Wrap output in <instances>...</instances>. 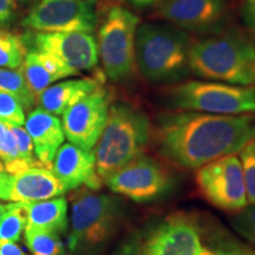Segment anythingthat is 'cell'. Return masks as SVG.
<instances>
[{"label": "cell", "instance_id": "1", "mask_svg": "<svg viewBox=\"0 0 255 255\" xmlns=\"http://www.w3.org/2000/svg\"><path fill=\"white\" fill-rule=\"evenodd\" d=\"M255 139V115L176 111L162 115L156 129L159 154L178 167L199 169L240 152Z\"/></svg>", "mask_w": 255, "mask_h": 255}, {"label": "cell", "instance_id": "2", "mask_svg": "<svg viewBox=\"0 0 255 255\" xmlns=\"http://www.w3.org/2000/svg\"><path fill=\"white\" fill-rule=\"evenodd\" d=\"M71 199L68 250L71 255H98L115 240L127 219L117 197L79 188Z\"/></svg>", "mask_w": 255, "mask_h": 255}, {"label": "cell", "instance_id": "3", "mask_svg": "<svg viewBox=\"0 0 255 255\" xmlns=\"http://www.w3.org/2000/svg\"><path fill=\"white\" fill-rule=\"evenodd\" d=\"M189 70L197 77L234 85L255 84V43L227 31L191 44Z\"/></svg>", "mask_w": 255, "mask_h": 255}, {"label": "cell", "instance_id": "4", "mask_svg": "<svg viewBox=\"0 0 255 255\" xmlns=\"http://www.w3.org/2000/svg\"><path fill=\"white\" fill-rule=\"evenodd\" d=\"M151 138L148 115L135 105L111 103L107 124L95 146L96 169L101 180L143 155Z\"/></svg>", "mask_w": 255, "mask_h": 255}, {"label": "cell", "instance_id": "5", "mask_svg": "<svg viewBox=\"0 0 255 255\" xmlns=\"http://www.w3.org/2000/svg\"><path fill=\"white\" fill-rule=\"evenodd\" d=\"M115 255H216L196 220L182 213L154 220L133 231Z\"/></svg>", "mask_w": 255, "mask_h": 255}, {"label": "cell", "instance_id": "6", "mask_svg": "<svg viewBox=\"0 0 255 255\" xmlns=\"http://www.w3.org/2000/svg\"><path fill=\"white\" fill-rule=\"evenodd\" d=\"M135 49L137 66L150 82H177L190 71V38L176 26L139 25Z\"/></svg>", "mask_w": 255, "mask_h": 255}, {"label": "cell", "instance_id": "7", "mask_svg": "<svg viewBox=\"0 0 255 255\" xmlns=\"http://www.w3.org/2000/svg\"><path fill=\"white\" fill-rule=\"evenodd\" d=\"M169 107L177 111L212 115L255 113V85L188 81L168 91Z\"/></svg>", "mask_w": 255, "mask_h": 255}, {"label": "cell", "instance_id": "8", "mask_svg": "<svg viewBox=\"0 0 255 255\" xmlns=\"http://www.w3.org/2000/svg\"><path fill=\"white\" fill-rule=\"evenodd\" d=\"M139 19L122 6L108 9L98 28V56L107 77L126 81L132 75L136 63V33Z\"/></svg>", "mask_w": 255, "mask_h": 255}, {"label": "cell", "instance_id": "9", "mask_svg": "<svg viewBox=\"0 0 255 255\" xmlns=\"http://www.w3.org/2000/svg\"><path fill=\"white\" fill-rule=\"evenodd\" d=\"M113 193L135 202H152L173 190L175 178L161 162L141 155L104 181Z\"/></svg>", "mask_w": 255, "mask_h": 255}, {"label": "cell", "instance_id": "10", "mask_svg": "<svg viewBox=\"0 0 255 255\" xmlns=\"http://www.w3.org/2000/svg\"><path fill=\"white\" fill-rule=\"evenodd\" d=\"M196 184L202 196L216 208L237 213L248 205L240 157L223 156L199 168Z\"/></svg>", "mask_w": 255, "mask_h": 255}, {"label": "cell", "instance_id": "11", "mask_svg": "<svg viewBox=\"0 0 255 255\" xmlns=\"http://www.w3.org/2000/svg\"><path fill=\"white\" fill-rule=\"evenodd\" d=\"M97 15L84 0H39L21 20V26L36 32L94 33Z\"/></svg>", "mask_w": 255, "mask_h": 255}, {"label": "cell", "instance_id": "12", "mask_svg": "<svg viewBox=\"0 0 255 255\" xmlns=\"http://www.w3.org/2000/svg\"><path fill=\"white\" fill-rule=\"evenodd\" d=\"M110 107V92L101 85L66 110L62 124L69 143L92 151L107 124Z\"/></svg>", "mask_w": 255, "mask_h": 255}, {"label": "cell", "instance_id": "13", "mask_svg": "<svg viewBox=\"0 0 255 255\" xmlns=\"http://www.w3.org/2000/svg\"><path fill=\"white\" fill-rule=\"evenodd\" d=\"M21 39L26 49L51 53L78 72L95 69L100 62L97 40L92 33L31 31Z\"/></svg>", "mask_w": 255, "mask_h": 255}, {"label": "cell", "instance_id": "14", "mask_svg": "<svg viewBox=\"0 0 255 255\" xmlns=\"http://www.w3.org/2000/svg\"><path fill=\"white\" fill-rule=\"evenodd\" d=\"M65 190L52 169L38 162L15 174L0 175V200L11 202H38L60 197Z\"/></svg>", "mask_w": 255, "mask_h": 255}, {"label": "cell", "instance_id": "15", "mask_svg": "<svg viewBox=\"0 0 255 255\" xmlns=\"http://www.w3.org/2000/svg\"><path fill=\"white\" fill-rule=\"evenodd\" d=\"M158 15L183 31L207 33L226 20L227 4L226 0H164Z\"/></svg>", "mask_w": 255, "mask_h": 255}, {"label": "cell", "instance_id": "16", "mask_svg": "<svg viewBox=\"0 0 255 255\" xmlns=\"http://www.w3.org/2000/svg\"><path fill=\"white\" fill-rule=\"evenodd\" d=\"M51 169L65 193L79 188L100 190L103 184L96 169L94 151H87L72 143H64L60 146Z\"/></svg>", "mask_w": 255, "mask_h": 255}, {"label": "cell", "instance_id": "17", "mask_svg": "<svg viewBox=\"0 0 255 255\" xmlns=\"http://www.w3.org/2000/svg\"><path fill=\"white\" fill-rule=\"evenodd\" d=\"M25 129L33 143L34 155L45 167H52L57 151L64 144L65 133L58 116L36 108L25 120Z\"/></svg>", "mask_w": 255, "mask_h": 255}, {"label": "cell", "instance_id": "18", "mask_svg": "<svg viewBox=\"0 0 255 255\" xmlns=\"http://www.w3.org/2000/svg\"><path fill=\"white\" fill-rule=\"evenodd\" d=\"M20 71L36 100L53 83L79 75L77 70L70 68L51 53L34 49H27Z\"/></svg>", "mask_w": 255, "mask_h": 255}, {"label": "cell", "instance_id": "19", "mask_svg": "<svg viewBox=\"0 0 255 255\" xmlns=\"http://www.w3.org/2000/svg\"><path fill=\"white\" fill-rule=\"evenodd\" d=\"M101 85V79L97 77L68 79L45 89L37 98V103L47 113L60 116Z\"/></svg>", "mask_w": 255, "mask_h": 255}, {"label": "cell", "instance_id": "20", "mask_svg": "<svg viewBox=\"0 0 255 255\" xmlns=\"http://www.w3.org/2000/svg\"><path fill=\"white\" fill-rule=\"evenodd\" d=\"M23 205L27 216V228L52 232L59 235L68 232V201L65 197L60 196L38 202H25Z\"/></svg>", "mask_w": 255, "mask_h": 255}, {"label": "cell", "instance_id": "21", "mask_svg": "<svg viewBox=\"0 0 255 255\" xmlns=\"http://www.w3.org/2000/svg\"><path fill=\"white\" fill-rule=\"evenodd\" d=\"M25 244L32 255H68L59 234L25 228Z\"/></svg>", "mask_w": 255, "mask_h": 255}, {"label": "cell", "instance_id": "22", "mask_svg": "<svg viewBox=\"0 0 255 255\" xmlns=\"http://www.w3.org/2000/svg\"><path fill=\"white\" fill-rule=\"evenodd\" d=\"M0 91L12 95L20 102L24 110H31L37 103L36 97L25 79L23 72L19 70L0 68Z\"/></svg>", "mask_w": 255, "mask_h": 255}, {"label": "cell", "instance_id": "23", "mask_svg": "<svg viewBox=\"0 0 255 255\" xmlns=\"http://www.w3.org/2000/svg\"><path fill=\"white\" fill-rule=\"evenodd\" d=\"M26 51L20 36L0 28V68L19 70L24 63Z\"/></svg>", "mask_w": 255, "mask_h": 255}, {"label": "cell", "instance_id": "24", "mask_svg": "<svg viewBox=\"0 0 255 255\" xmlns=\"http://www.w3.org/2000/svg\"><path fill=\"white\" fill-rule=\"evenodd\" d=\"M27 225V216L21 202L8 203L0 220V242H17Z\"/></svg>", "mask_w": 255, "mask_h": 255}, {"label": "cell", "instance_id": "25", "mask_svg": "<svg viewBox=\"0 0 255 255\" xmlns=\"http://www.w3.org/2000/svg\"><path fill=\"white\" fill-rule=\"evenodd\" d=\"M0 161L6 173L15 174L25 170L24 164L19 158L17 142L7 126L0 123Z\"/></svg>", "mask_w": 255, "mask_h": 255}, {"label": "cell", "instance_id": "26", "mask_svg": "<svg viewBox=\"0 0 255 255\" xmlns=\"http://www.w3.org/2000/svg\"><path fill=\"white\" fill-rule=\"evenodd\" d=\"M231 223L235 232L255 250V202L248 203L244 209L233 213Z\"/></svg>", "mask_w": 255, "mask_h": 255}, {"label": "cell", "instance_id": "27", "mask_svg": "<svg viewBox=\"0 0 255 255\" xmlns=\"http://www.w3.org/2000/svg\"><path fill=\"white\" fill-rule=\"evenodd\" d=\"M25 110L17 98L0 91V123L7 127H23Z\"/></svg>", "mask_w": 255, "mask_h": 255}, {"label": "cell", "instance_id": "28", "mask_svg": "<svg viewBox=\"0 0 255 255\" xmlns=\"http://www.w3.org/2000/svg\"><path fill=\"white\" fill-rule=\"evenodd\" d=\"M240 161L244 171L248 203L255 202V139L240 151Z\"/></svg>", "mask_w": 255, "mask_h": 255}, {"label": "cell", "instance_id": "29", "mask_svg": "<svg viewBox=\"0 0 255 255\" xmlns=\"http://www.w3.org/2000/svg\"><path fill=\"white\" fill-rule=\"evenodd\" d=\"M12 133H13L15 142H17V149L19 158H20L21 163L24 164L25 168H30L36 165L38 159L34 155L33 143L31 141V137L28 135L26 129L23 127H8Z\"/></svg>", "mask_w": 255, "mask_h": 255}, {"label": "cell", "instance_id": "30", "mask_svg": "<svg viewBox=\"0 0 255 255\" xmlns=\"http://www.w3.org/2000/svg\"><path fill=\"white\" fill-rule=\"evenodd\" d=\"M216 255H255V250L232 240H225L221 247H215Z\"/></svg>", "mask_w": 255, "mask_h": 255}, {"label": "cell", "instance_id": "31", "mask_svg": "<svg viewBox=\"0 0 255 255\" xmlns=\"http://www.w3.org/2000/svg\"><path fill=\"white\" fill-rule=\"evenodd\" d=\"M17 5L14 0H0V26H7L14 20Z\"/></svg>", "mask_w": 255, "mask_h": 255}, {"label": "cell", "instance_id": "32", "mask_svg": "<svg viewBox=\"0 0 255 255\" xmlns=\"http://www.w3.org/2000/svg\"><path fill=\"white\" fill-rule=\"evenodd\" d=\"M244 23L255 36V0H245L241 7Z\"/></svg>", "mask_w": 255, "mask_h": 255}, {"label": "cell", "instance_id": "33", "mask_svg": "<svg viewBox=\"0 0 255 255\" xmlns=\"http://www.w3.org/2000/svg\"><path fill=\"white\" fill-rule=\"evenodd\" d=\"M0 255H27L15 242H0Z\"/></svg>", "mask_w": 255, "mask_h": 255}, {"label": "cell", "instance_id": "34", "mask_svg": "<svg viewBox=\"0 0 255 255\" xmlns=\"http://www.w3.org/2000/svg\"><path fill=\"white\" fill-rule=\"evenodd\" d=\"M130 5L137 8H145L149 6L156 4V2L161 1V0H126Z\"/></svg>", "mask_w": 255, "mask_h": 255}, {"label": "cell", "instance_id": "35", "mask_svg": "<svg viewBox=\"0 0 255 255\" xmlns=\"http://www.w3.org/2000/svg\"><path fill=\"white\" fill-rule=\"evenodd\" d=\"M6 208H7V205H2V203H0V220H1L2 215H4V213L6 212Z\"/></svg>", "mask_w": 255, "mask_h": 255}, {"label": "cell", "instance_id": "36", "mask_svg": "<svg viewBox=\"0 0 255 255\" xmlns=\"http://www.w3.org/2000/svg\"><path fill=\"white\" fill-rule=\"evenodd\" d=\"M5 168H4V165H2V163L1 162H0V175H1L2 173H5Z\"/></svg>", "mask_w": 255, "mask_h": 255}, {"label": "cell", "instance_id": "37", "mask_svg": "<svg viewBox=\"0 0 255 255\" xmlns=\"http://www.w3.org/2000/svg\"><path fill=\"white\" fill-rule=\"evenodd\" d=\"M85 2H88V4H90V5H94L96 1H97V0H84Z\"/></svg>", "mask_w": 255, "mask_h": 255}, {"label": "cell", "instance_id": "38", "mask_svg": "<svg viewBox=\"0 0 255 255\" xmlns=\"http://www.w3.org/2000/svg\"><path fill=\"white\" fill-rule=\"evenodd\" d=\"M19 1H27V0H19Z\"/></svg>", "mask_w": 255, "mask_h": 255}]
</instances>
